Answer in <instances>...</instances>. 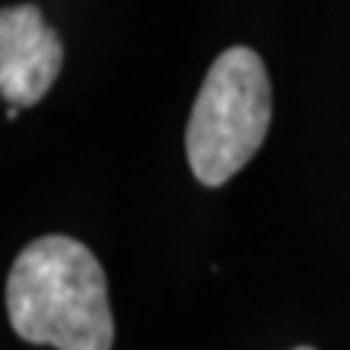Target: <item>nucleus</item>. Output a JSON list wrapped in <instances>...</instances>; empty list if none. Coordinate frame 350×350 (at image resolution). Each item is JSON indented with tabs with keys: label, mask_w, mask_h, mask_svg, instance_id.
Instances as JSON below:
<instances>
[{
	"label": "nucleus",
	"mask_w": 350,
	"mask_h": 350,
	"mask_svg": "<svg viewBox=\"0 0 350 350\" xmlns=\"http://www.w3.org/2000/svg\"><path fill=\"white\" fill-rule=\"evenodd\" d=\"M292 350H315V347H306V345H301V347H292Z\"/></svg>",
	"instance_id": "39448f33"
},
{
	"label": "nucleus",
	"mask_w": 350,
	"mask_h": 350,
	"mask_svg": "<svg viewBox=\"0 0 350 350\" xmlns=\"http://www.w3.org/2000/svg\"><path fill=\"white\" fill-rule=\"evenodd\" d=\"M62 38L36 3L0 12V94L15 108L41 103L62 73Z\"/></svg>",
	"instance_id": "7ed1b4c3"
},
{
	"label": "nucleus",
	"mask_w": 350,
	"mask_h": 350,
	"mask_svg": "<svg viewBox=\"0 0 350 350\" xmlns=\"http://www.w3.org/2000/svg\"><path fill=\"white\" fill-rule=\"evenodd\" d=\"M271 126V82L251 47H228L211 64L193 103L187 163L204 187H222L260 152Z\"/></svg>",
	"instance_id": "f03ea898"
},
{
	"label": "nucleus",
	"mask_w": 350,
	"mask_h": 350,
	"mask_svg": "<svg viewBox=\"0 0 350 350\" xmlns=\"http://www.w3.org/2000/svg\"><path fill=\"white\" fill-rule=\"evenodd\" d=\"M12 330L29 345L56 350H111L114 315L108 280L85 243L64 234L38 237L15 257L6 278Z\"/></svg>",
	"instance_id": "f257e3e1"
},
{
	"label": "nucleus",
	"mask_w": 350,
	"mask_h": 350,
	"mask_svg": "<svg viewBox=\"0 0 350 350\" xmlns=\"http://www.w3.org/2000/svg\"><path fill=\"white\" fill-rule=\"evenodd\" d=\"M18 114H21V111H18V108H15V105H12V108H9V111H6V117H9V120H15Z\"/></svg>",
	"instance_id": "20e7f679"
}]
</instances>
